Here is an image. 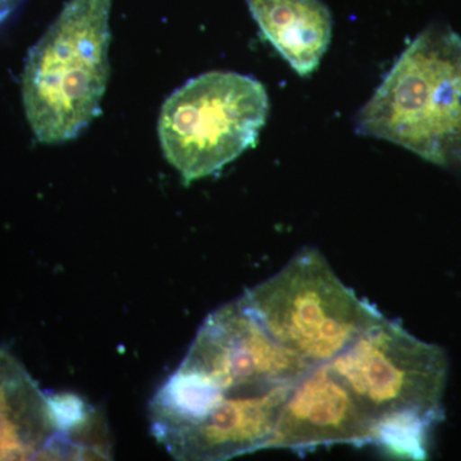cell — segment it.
<instances>
[{"label": "cell", "mask_w": 461, "mask_h": 461, "mask_svg": "<svg viewBox=\"0 0 461 461\" xmlns=\"http://www.w3.org/2000/svg\"><path fill=\"white\" fill-rule=\"evenodd\" d=\"M355 131L461 169V38L432 26L420 33L355 118Z\"/></svg>", "instance_id": "cell-1"}, {"label": "cell", "mask_w": 461, "mask_h": 461, "mask_svg": "<svg viewBox=\"0 0 461 461\" xmlns=\"http://www.w3.org/2000/svg\"><path fill=\"white\" fill-rule=\"evenodd\" d=\"M112 0H69L30 50L23 99L42 144L74 140L99 114L109 78Z\"/></svg>", "instance_id": "cell-2"}, {"label": "cell", "mask_w": 461, "mask_h": 461, "mask_svg": "<svg viewBox=\"0 0 461 461\" xmlns=\"http://www.w3.org/2000/svg\"><path fill=\"white\" fill-rule=\"evenodd\" d=\"M240 300L278 344L311 366L329 363L384 318L314 248L300 250Z\"/></svg>", "instance_id": "cell-3"}, {"label": "cell", "mask_w": 461, "mask_h": 461, "mask_svg": "<svg viewBox=\"0 0 461 461\" xmlns=\"http://www.w3.org/2000/svg\"><path fill=\"white\" fill-rule=\"evenodd\" d=\"M269 113L262 83L230 71L187 81L163 104L160 147L186 184L214 175L257 144Z\"/></svg>", "instance_id": "cell-4"}, {"label": "cell", "mask_w": 461, "mask_h": 461, "mask_svg": "<svg viewBox=\"0 0 461 461\" xmlns=\"http://www.w3.org/2000/svg\"><path fill=\"white\" fill-rule=\"evenodd\" d=\"M327 364L375 420L399 412L441 420L447 357L400 324L382 318Z\"/></svg>", "instance_id": "cell-5"}, {"label": "cell", "mask_w": 461, "mask_h": 461, "mask_svg": "<svg viewBox=\"0 0 461 461\" xmlns=\"http://www.w3.org/2000/svg\"><path fill=\"white\" fill-rule=\"evenodd\" d=\"M311 368L278 344L239 297L206 318L171 377L195 390L209 408L222 396L296 381Z\"/></svg>", "instance_id": "cell-6"}, {"label": "cell", "mask_w": 461, "mask_h": 461, "mask_svg": "<svg viewBox=\"0 0 461 461\" xmlns=\"http://www.w3.org/2000/svg\"><path fill=\"white\" fill-rule=\"evenodd\" d=\"M107 427L80 396L48 395L0 348V460L109 459Z\"/></svg>", "instance_id": "cell-7"}, {"label": "cell", "mask_w": 461, "mask_h": 461, "mask_svg": "<svg viewBox=\"0 0 461 461\" xmlns=\"http://www.w3.org/2000/svg\"><path fill=\"white\" fill-rule=\"evenodd\" d=\"M375 423L329 364H320L296 379L267 450L305 454L335 445L360 447L373 444Z\"/></svg>", "instance_id": "cell-8"}, {"label": "cell", "mask_w": 461, "mask_h": 461, "mask_svg": "<svg viewBox=\"0 0 461 461\" xmlns=\"http://www.w3.org/2000/svg\"><path fill=\"white\" fill-rule=\"evenodd\" d=\"M295 382L262 393L220 397L198 417L154 433V437L177 460H227L267 450Z\"/></svg>", "instance_id": "cell-9"}, {"label": "cell", "mask_w": 461, "mask_h": 461, "mask_svg": "<svg viewBox=\"0 0 461 461\" xmlns=\"http://www.w3.org/2000/svg\"><path fill=\"white\" fill-rule=\"evenodd\" d=\"M264 38L294 71L308 77L332 38V16L321 0H247Z\"/></svg>", "instance_id": "cell-10"}, {"label": "cell", "mask_w": 461, "mask_h": 461, "mask_svg": "<svg viewBox=\"0 0 461 461\" xmlns=\"http://www.w3.org/2000/svg\"><path fill=\"white\" fill-rule=\"evenodd\" d=\"M435 424L433 420L411 412L384 415L375 423L373 444L381 446L395 456L426 459L427 436Z\"/></svg>", "instance_id": "cell-11"}, {"label": "cell", "mask_w": 461, "mask_h": 461, "mask_svg": "<svg viewBox=\"0 0 461 461\" xmlns=\"http://www.w3.org/2000/svg\"><path fill=\"white\" fill-rule=\"evenodd\" d=\"M21 0H0V23H5L9 14L17 8Z\"/></svg>", "instance_id": "cell-12"}]
</instances>
